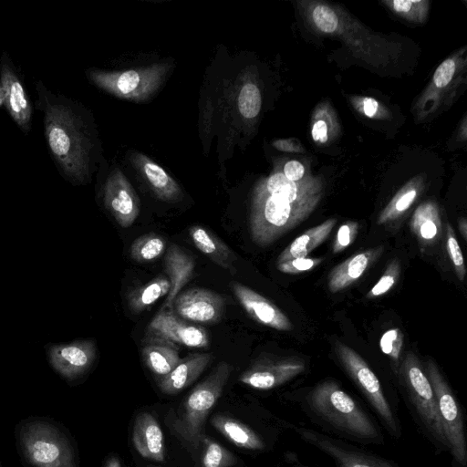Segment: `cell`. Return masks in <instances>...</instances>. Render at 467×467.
Returning a JSON list of instances; mask_svg holds the SVG:
<instances>
[{"mask_svg": "<svg viewBox=\"0 0 467 467\" xmlns=\"http://www.w3.org/2000/svg\"><path fill=\"white\" fill-rule=\"evenodd\" d=\"M36 107L42 114L44 135L59 174L72 185L89 182L95 136L86 110L61 93L36 83Z\"/></svg>", "mask_w": 467, "mask_h": 467, "instance_id": "cell-1", "label": "cell"}, {"mask_svg": "<svg viewBox=\"0 0 467 467\" xmlns=\"http://www.w3.org/2000/svg\"><path fill=\"white\" fill-rule=\"evenodd\" d=\"M321 176L306 173L299 182H291L275 171L254 188L251 201L249 230L253 242L261 247L306 220L324 194Z\"/></svg>", "mask_w": 467, "mask_h": 467, "instance_id": "cell-2", "label": "cell"}, {"mask_svg": "<svg viewBox=\"0 0 467 467\" xmlns=\"http://www.w3.org/2000/svg\"><path fill=\"white\" fill-rule=\"evenodd\" d=\"M298 5L312 29L340 39L366 64L386 67L399 57L400 48L397 44L369 31L342 7L323 1H301Z\"/></svg>", "mask_w": 467, "mask_h": 467, "instance_id": "cell-3", "label": "cell"}, {"mask_svg": "<svg viewBox=\"0 0 467 467\" xmlns=\"http://www.w3.org/2000/svg\"><path fill=\"white\" fill-rule=\"evenodd\" d=\"M306 408L330 428L364 443H381L383 436L363 408L334 380L316 385L306 397Z\"/></svg>", "mask_w": 467, "mask_h": 467, "instance_id": "cell-4", "label": "cell"}, {"mask_svg": "<svg viewBox=\"0 0 467 467\" xmlns=\"http://www.w3.org/2000/svg\"><path fill=\"white\" fill-rule=\"evenodd\" d=\"M16 448L29 467H78L74 440L60 423L29 417L16 428Z\"/></svg>", "mask_w": 467, "mask_h": 467, "instance_id": "cell-5", "label": "cell"}, {"mask_svg": "<svg viewBox=\"0 0 467 467\" xmlns=\"http://www.w3.org/2000/svg\"><path fill=\"white\" fill-rule=\"evenodd\" d=\"M232 370L233 367L228 362H219L208 377L192 389L179 416L172 420L175 433L194 447L199 445L204 435L205 420L221 397Z\"/></svg>", "mask_w": 467, "mask_h": 467, "instance_id": "cell-6", "label": "cell"}, {"mask_svg": "<svg viewBox=\"0 0 467 467\" xmlns=\"http://www.w3.org/2000/svg\"><path fill=\"white\" fill-rule=\"evenodd\" d=\"M466 49L463 47L455 51L437 67L412 107L417 122L431 119L447 110L460 96L467 81Z\"/></svg>", "mask_w": 467, "mask_h": 467, "instance_id": "cell-7", "label": "cell"}, {"mask_svg": "<svg viewBox=\"0 0 467 467\" xmlns=\"http://www.w3.org/2000/svg\"><path fill=\"white\" fill-rule=\"evenodd\" d=\"M170 67L168 63H160L121 71L90 69L88 77L98 88L115 97L140 102L159 90Z\"/></svg>", "mask_w": 467, "mask_h": 467, "instance_id": "cell-8", "label": "cell"}, {"mask_svg": "<svg viewBox=\"0 0 467 467\" xmlns=\"http://www.w3.org/2000/svg\"><path fill=\"white\" fill-rule=\"evenodd\" d=\"M426 374L432 387L446 447L460 467L467 465V445L460 406L436 364L429 360Z\"/></svg>", "mask_w": 467, "mask_h": 467, "instance_id": "cell-9", "label": "cell"}, {"mask_svg": "<svg viewBox=\"0 0 467 467\" xmlns=\"http://www.w3.org/2000/svg\"><path fill=\"white\" fill-rule=\"evenodd\" d=\"M401 372L410 400L424 429L436 443L447 449L432 387L420 360L412 352L405 356Z\"/></svg>", "mask_w": 467, "mask_h": 467, "instance_id": "cell-10", "label": "cell"}, {"mask_svg": "<svg viewBox=\"0 0 467 467\" xmlns=\"http://www.w3.org/2000/svg\"><path fill=\"white\" fill-rule=\"evenodd\" d=\"M336 351L344 368L367 398L389 433L399 437L400 426L378 377L359 354L350 347L337 343Z\"/></svg>", "mask_w": 467, "mask_h": 467, "instance_id": "cell-11", "label": "cell"}, {"mask_svg": "<svg viewBox=\"0 0 467 467\" xmlns=\"http://www.w3.org/2000/svg\"><path fill=\"white\" fill-rule=\"evenodd\" d=\"M45 351L50 367L69 385L78 383L88 374L98 355L93 338L48 343L45 346Z\"/></svg>", "mask_w": 467, "mask_h": 467, "instance_id": "cell-12", "label": "cell"}, {"mask_svg": "<svg viewBox=\"0 0 467 467\" xmlns=\"http://www.w3.org/2000/svg\"><path fill=\"white\" fill-rule=\"evenodd\" d=\"M295 430L302 440L328 455L336 467H398L383 458L317 431L302 427Z\"/></svg>", "mask_w": 467, "mask_h": 467, "instance_id": "cell-13", "label": "cell"}, {"mask_svg": "<svg viewBox=\"0 0 467 467\" xmlns=\"http://www.w3.org/2000/svg\"><path fill=\"white\" fill-rule=\"evenodd\" d=\"M0 85L9 116L23 133L28 134L33 115L31 99L9 54L5 51L0 57Z\"/></svg>", "mask_w": 467, "mask_h": 467, "instance_id": "cell-14", "label": "cell"}, {"mask_svg": "<svg viewBox=\"0 0 467 467\" xmlns=\"http://www.w3.org/2000/svg\"><path fill=\"white\" fill-rule=\"evenodd\" d=\"M225 298L212 290L194 287L180 292L171 309L181 318L197 324H215L224 314Z\"/></svg>", "mask_w": 467, "mask_h": 467, "instance_id": "cell-15", "label": "cell"}, {"mask_svg": "<svg viewBox=\"0 0 467 467\" xmlns=\"http://www.w3.org/2000/svg\"><path fill=\"white\" fill-rule=\"evenodd\" d=\"M305 369V362L296 358H260L240 375L239 381L255 389L267 390L286 383Z\"/></svg>", "mask_w": 467, "mask_h": 467, "instance_id": "cell-16", "label": "cell"}, {"mask_svg": "<svg viewBox=\"0 0 467 467\" xmlns=\"http://www.w3.org/2000/svg\"><path fill=\"white\" fill-rule=\"evenodd\" d=\"M105 208L123 228H128L140 214V200L119 169H113L107 177L102 189Z\"/></svg>", "mask_w": 467, "mask_h": 467, "instance_id": "cell-17", "label": "cell"}, {"mask_svg": "<svg viewBox=\"0 0 467 467\" xmlns=\"http://www.w3.org/2000/svg\"><path fill=\"white\" fill-rule=\"evenodd\" d=\"M146 333L178 347L206 348L210 344L203 327L179 317L172 309H161L150 322Z\"/></svg>", "mask_w": 467, "mask_h": 467, "instance_id": "cell-18", "label": "cell"}, {"mask_svg": "<svg viewBox=\"0 0 467 467\" xmlns=\"http://www.w3.org/2000/svg\"><path fill=\"white\" fill-rule=\"evenodd\" d=\"M232 290L245 312L257 323L280 331H290L293 324L274 303L238 282Z\"/></svg>", "mask_w": 467, "mask_h": 467, "instance_id": "cell-19", "label": "cell"}, {"mask_svg": "<svg viewBox=\"0 0 467 467\" xmlns=\"http://www.w3.org/2000/svg\"><path fill=\"white\" fill-rule=\"evenodd\" d=\"M132 442L143 458L154 462L165 460L164 435L152 414L141 412L137 415L133 424Z\"/></svg>", "mask_w": 467, "mask_h": 467, "instance_id": "cell-20", "label": "cell"}, {"mask_svg": "<svg viewBox=\"0 0 467 467\" xmlns=\"http://www.w3.org/2000/svg\"><path fill=\"white\" fill-rule=\"evenodd\" d=\"M211 353H192L180 359L166 376L158 379L160 389L167 395H175L190 386L211 363Z\"/></svg>", "mask_w": 467, "mask_h": 467, "instance_id": "cell-21", "label": "cell"}, {"mask_svg": "<svg viewBox=\"0 0 467 467\" xmlns=\"http://www.w3.org/2000/svg\"><path fill=\"white\" fill-rule=\"evenodd\" d=\"M164 268L171 288L161 309H171L173 300L193 275L195 260L178 244H171L164 255Z\"/></svg>", "mask_w": 467, "mask_h": 467, "instance_id": "cell-22", "label": "cell"}, {"mask_svg": "<svg viewBox=\"0 0 467 467\" xmlns=\"http://www.w3.org/2000/svg\"><path fill=\"white\" fill-rule=\"evenodd\" d=\"M131 161L159 199L177 202L182 198V191L177 182L152 160L137 152L132 154Z\"/></svg>", "mask_w": 467, "mask_h": 467, "instance_id": "cell-23", "label": "cell"}, {"mask_svg": "<svg viewBox=\"0 0 467 467\" xmlns=\"http://www.w3.org/2000/svg\"><path fill=\"white\" fill-rule=\"evenodd\" d=\"M141 356L147 368L158 379L168 375L181 359L177 345L147 333Z\"/></svg>", "mask_w": 467, "mask_h": 467, "instance_id": "cell-24", "label": "cell"}, {"mask_svg": "<svg viewBox=\"0 0 467 467\" xmlns=\"http://www.w3.org/2000/svg\"><path fill=\"white\" fill-rule=\"evenodd\" d=\"M188 232L192 244L201 253L220 267L234 275L236 256L223 241L201 225H192Z\"/></svg>", "mask_w": 467, "mask_h": 467, "instance_id": "cell-25", "label": "cell"}, {"mask_svg": "<svg viewBox=\"0 0 467 467\" xmlns=\"http://www.w3.org/2000/svg\"><path fill=\"white\" fill-rule=\"evenodd\" d=\"M379 253V248L363 251L335 266L327 278L329 291L337 293L358 281Z\"/></svg>", "mask_w": 467, "mask_h": 467, "instance_id": "cell-26", "label": "cell"}, {"mask_svg": "<svg viewBox=\"0 0 467 467\" xmlns=\"http://www.w3.org/2000/svg\"><path fill=\"white\" fill-rule=\"evenodd\" d=\"M410 226L422 245L436 243L441 234V219L437 202L426 201L420 203L412 214Z\"/></svg>", "mask_w": 467, "mask_h": 467, "instance_id": "cell-27", "label": "cell"}, {"mask_svg": "<svg viewBox=\"0 0 467 467\" xmlns=\"http://www.w3.org/2000/svg\"><path fill=\"white\" fill-rule=\"evenodd\" d=\"M211 424L228 441L235 446L259 451L265 448L262 438L243 421L224 414H215L211 419Z\"/></svg>", "mask_w": 467, "mask_h": 467, "instance_id": "cell-28", "label": "cell"}, {"mask_svg": "<svg viewBox=\"0 0 467 467\" xmlns=\"http://www.w3.org/2000/svg\"><path fill=\"white\" fill-rule=\"evenodd\" d=\"M336 223L337 219L331 218L306 230L281 252L277 257L276 264L296 258L306 257L310 252L327 238Z\"/></svg>", "mask_w": 467, "mask_h": 467, "instance_id": "cell-29", "label": "cell"}, {"mask_svg": "<svg viewBox=\"0 0 467 467\" xmlns=\"http://www.w3.org/2000/svg\"><path fill=\"white\" fill-rule=\"evenodd\" d=\"M424 186L423 177L418 175L403 185L385 206L378 217V223L384 224L396 221L410 208Z\"/></svg>", "mask_w": 467, "mask_h": 467, "instance_id": "cell-30", "label": "cell"}, {"mask_svg": "<svg viewBox=\"0 0 467 467\" xmlns=\"http://www.w3.org/2000/svg\"><path fill=\"white\" fill-rule=\"evenodd\" d=\"M340 131L337 116L330 103L317 104L311 118L312 140L318 145H326L334 141Z\"/></svg>", "mask_w": 467, "mask_h": 467, "instance_id": "cell-31", "label": "cell"}, {"mask_svg": "<svg viewBox=\"0 0 467 467\" xmlns=\"http://www.w3.org/2000/svg\"><path fill=\"white\" fill-rule=\"evenodd\" d=\"M170 288L169 278L165 275H159L130 292L129 306L133 313L145 311L160 298L167 296Z\"/></svg>", "mask_w": 467, "mask_h": 467, "instance_id": "cell-32", "label": "cell"}, {"mask_svg": "<svg viewBox=\"0 0 467 467\" xmlns=\"http://www.w3.org/2000/svg\"><path fill=\"white\" fill-rule=\"evenodd\" d=\"M166 238L157 234H146L135 239L130 245V256L139 263L159 258L166 249Z\"/></svg>", "mask_w": 467, "mask_h": 467, "instance_id": "cell-33", "label": "cell"}, {"mask_svg": "<svg viewBox=\"0 0 467 467\" xmlns=\"http://www.w3.org/2000/svg\"><path fill=\"white\" fill-rule=\"evenodd\" d=\"M381 3L394 15L417 24L426 21L431 4L429 0H383Z\"/></svg>", "mask_w": 467, "mask_h": 467, "instance_id": "cell-34", "label": "cell"}, {"mask_svg": "<svg viewBox=\"0 0 467 467\" xmlns=\"http://www.w3.org/2000/svg\"><path fill=\"white\" fill-rule=\"evenodd\" d=\"M202 467H229L236 463L235 456L217 441L203 435Z\"/></svg>", "mask_w": 467, "mask_h": 467, "instance_id": "cell-35", "label": "cell"}, {"mask_svg": "<svg viewBox=\"0 0 467 467\" xmlns=\"http://www.w3.org/2000/svg\"><path fill=\"white\" fill-rule=\"evenodd\" d=\"M237 106L241 116L246 119H254L259 115L262 95L254 82L247 81L242 86L237 97Z\"/></svg>", "mask_w": 467, "mask_h": 467, "instance_id": "cell-36", "label": "cell"}, {"mask_svg": "<svg viewBox=\"0 0 467 467\" xmlns=\"http://www.w3.org/2000/svg\"><path fill=\"white\" fill-rule=\"evenodd\" d=\"M400 273V263L397 259L391 261L385 272L374 285V286L367 293L368 298L380 296L389 292L396 284Z\"/></svg>", "mask_w": 467, "mask_h": 467, "instance_id": "cell-37", "label": "cell"}, {"mask_svg": "<svg viewBox=\"0 0 467 467\" xmlns=\"http://www.w3.org/2000/svg\"><path fill=\"white\" fill-rule=\"evenodd\" d=\"M446 248L459 280L463 281L466 274L463 256L453 228L450 223H447L446 227Z\"/></svg>", "mask_w": 467, "mask_h": 467, "instance_id": "cell-38", "label": "cell"}, {"mask_svg": "<svg viewBox=\"0 0 467 467\" xmlns=\"http://www.w3.org/2000/svg\"><path fill=\"white\" fill-rule=\"evenodd\" d=\"M350 102L358 112L369 119H379L389 117V110L373 98L353 96Z\"/></svg>", "mask_w": 467, "mask_h": 467, "instance_id": "cell-39", "label": "cell"}, {"mask_svg": "<svg viewBox=\"0 0 467 467\" xmlns=\"http://www.w3.org/2000/svg\"><path fill=\"white\" fill-rule=\"evenodd\" d=\"M403 346V333L400 328L386 331L379 340L381 351L394 361H398Z\"/></svg>", "mask_w": 467, "mask_h": 467, "instance_id": "cell-40", "label": "cell"}, {"mask_svg": "<svg viewBox=\"0 0 467 467\" xmlns=\"http://www.w3.org/2000/svg\"><path fill=\"white\" fill-rule=\"evenodd\" d=\"M358 232V223L348 221L342 224L337 233L333 242L332 249L334 253H340L349 246L355 240Z\"/></svg>", "mask_w": 467, "mask_h": 467, "instance_id": "cell-41", "label": "cell"}, {"mask_svg": "<svg viewBox=\"0 0 467 467\" xmlns=\"http://www.w3.org/2000/svg\"><path fill=\"white\" fill-rule=\"evenodd\" d=\"M323 261L322 258L303 257L296 258L276 264V268L285 274L296 275L317 266Z\"/></svg>", "mask_w": 467, "mask_h": 467, "instance_id": "cell-42", "label": "cell"}, {"mask_svg": "<svg viewBox=\"0 0 467 467\" xmlns=\"http://www.w3.org/2000/svg\"><path fill=\"white\" fill-rule=\"evenodd\" d=\"M283 173L291 182H299L306 175L305 166L298 161L291 160L285 163Z\"/></svg>", "mask_w": 467, "mask_h": 467, "instance_id": "cell-43", "label": "cell"}, {"mask_svg": "<svg viewBox=\"0 0 467 467\" xmlns=\"http://www.w3.org/2000/svg\"><path fill=\"white\" fill-rule=\"evenodd\" d=\"M273 147L284 152H305L302 144L296 139H279L273 142Z\"/></svg>", "mask_w": 467, "mask_h": 467, "instance_id": "cell-44", "label": "cell"}, {"mask_svg": "<svg viewBox=\"0 0 467 467\" xmlns=\"http://www.w3.org/2000/svg\"><path fill=\"white\" fill-rule=\"evenodd\" d=\"M104 467H121V464L116 456H110L107 459Z\"/></svg>", "mask_w": 467, "mask_h": 467, "instance_id": "cell-45", "label": "cell"}, {"mask_svg": "<svg viewBox=\"0 0 467 467\" xmlns=\"http://www.w3.org/2000/svg\"><path fill=\"white\" fill-rule=\"evenodd\" d=\"M459 229H460V232H461L462 237L464 238V240H466V238H467V222H466L465 218H461L459 220Z\"/></svg>", "mask_w": 467, "mask_h": 467, "instance_id": "cell-46", "label": "cell"}, {"mask_svg": "<svg viewBox=\"0 0 467 467\" xmlns=\"http://www.w3.org/2000/svg\"><path fill=\"white\" fill-rule=\"evenodd\" d=\"M4 103H5V95H4L3 88L0 85V106L4 105Z\"/></svg>", "mask_w": 467, "mask_h": 467, "instance_id": "cell-47", "label": "cell"}]
</instances>
